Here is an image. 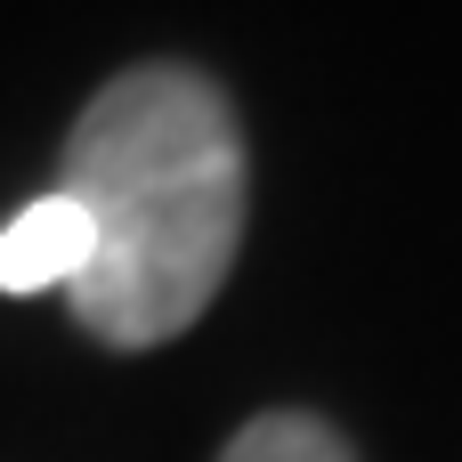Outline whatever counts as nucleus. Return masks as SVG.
<instances>
[{
	"label": "nucleus",
	"mask_w": 462,
	"mask_h": 462,
	"mask_svg": "<svg viewBox=\"0 0 462 462\" xmlns=\"http://www.w3.org/2000/svg\"><path fill=\"white\" fill-rule=\"evenodd\" d=\"M57 195L89 219V268L65 292L73 325L114 357L179 341L227 292L252 219V146L227 81L187 57L122 65L73 114Z\"/></svg>",
	"instance_id": "nucleus-1"
},
{
	"label": "nucleus",
	"mask_w": 462,
	"mask_h": 462,
	"mask_svg": "<svg viewBox=\"0 0 462 462\" xmlns=\"http://www.w3.org/2000/svg\"><path fill=\"white\" fill-rule=\"evenodd\" d=\"M89 268V219L49 187L32 195L8 227H0V292L8 300H32V292H73Z\"/></svg>",
	"instance_id": "nucleus-2"
},
{
	"label": "nucleus",
	"mask_w": 462,
	"mask_h": 462,
	"mask_svg": "<svg viewBox=\"0 0 462 462\" xmlns=\"http://www.w3.org/2000/svg\"><path fill=\"white\" fill-rule=\"evenodd\" d=\"M219 462H357V447L309 406H268L219 447Z\"/></svg>",
	"instance_id": "nucleus-3"
}]
</instances>
